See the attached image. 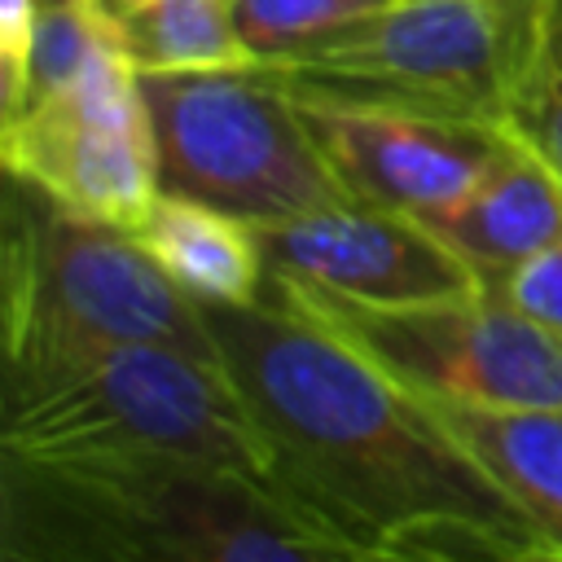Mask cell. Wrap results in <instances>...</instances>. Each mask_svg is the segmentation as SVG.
<instances>
[{"label":"cell","instance_id":"obj_9","mask_svg":"<svg viewBox=\"0 0 562 562\" xmlns=\"http://www.w3.org/2000/svg\"><path fill=\"white\" fill-rule=\"evenodd\" d=\"M290 97L351 198L417 220L461 202L509 145V127L487 119L294 88Z\"/></svg>","mask_w":562,"mask_h":562},{"label":"cell","instance_id":"obj_1","mask_svg":"<svg viewBox=\"0 0 562 562\" xmlns=\"http://www.w3.org/2000/svg\"><path fill=\"white\" fill-rule=\"evenodd\" d=\"M202 312L268 443L272 487L307 522L364 549L439 518L536 531L417 391L307 316L272 277L250 303Z\"/></svg>","mask_w":562,"mask_h":562},{"label":"cell","instance_id":"obj_13","mask_svg":"<svg viewBox=\"0 0 562 562\" xmlns=\"http://www.w3.org/2000/svg\"><path fill=\"white\" fill-rule=\"evenodd\" d=\"M522 518L562 544V408H479L426 400Z\"/></svg>","mask_w":562,"mask_h":562},{"label":"cell","instance_id":"obj_18","mask_svg":"<svg viewBox=\"0 0 562 562\" xmlns=\"http://www.w3.org/2000/svg\"><path fill=\"white\" fill-rule=\"evenodd\" d=\"M496 294H505L518 312H527L531 321L549 325L562 334V241L544 246L540 255L522 259L514 272H505L496 285Z\"/></svg>","mask_w":562,"mask_h":562},{"label":"cell","instance_id":"obj_3","mask_svg":"<svg viewBox=\"0 0 562 562\" xmlns=\"http://www.w3.org/2000/svg\"><path fill=\"white\" fill-rule=\"evenodd\" d=\"M0 325L4 395L132 342L220 360L202 303L158 268L132 228L70 215L13 176L4 206Z\"/></svg>","mask_w":562,"mask_h":562},{"label":"cell","instance_id":"obj_8","mask_svg":"<svg viewBox=\"0 0 562 562\" xmlns=\"http://www.w3.org/2000/svg\"><path fill=\"white\" fill-rule=\"evenodd\" d=\"M0 154L4 171L53 206L123 228L162 189L140 70L110 40L79 75L4 114Z\"/></svg>","mask_w":562,"mask_h":562},{"label":"cell","instance_id":"obj_20","mask_svg":"<svg viewBox=\"0 0 562 562\" xmlns=\"http://www.w3.org/2000/svg\"><path fill=\"white\" fill-rule=\"evenodd\" d=\"M312 531H316V540H321V553H325V562H382L373 549H364V544H351V540H342L338 531H325V527H316V522H312Z\"/></svg>","mask_w":562,"mask_h":562},{"label":"cell","instance_id":"obj_2","mask_svg":"<svg viewBox=\"0 0 562 562\" xmlns=\"http://www.w3.org/2000/svg\"><path fill=\"white\" fill-rule=\"evenodd\" d=\"M0 540L53 562H325L272 483L180 457L0 452Z\"/></svg>","mask_w":562,"mask_h":562},{"label":"cell","instance_id":"obj_11","mask_svg":"<svg viewBox=\"0 0 562 562\" xmlns=\"http://www.w3.org/2000/svg\"><path fill=\"white\" fill-rule=\"evenodd\" d=\"M443 246H452L483 285H496L522 259L562 241V171L509 132L501 158L452 206L426 215Z\"/></svg>","mask_w":562,"mask_h":562},{"label":"cell","instance_id":"obj_19","mask_svg":"<svg viewBox=\"0 0 562 562\" xmlns=\"http://www.w3.org/2000/svg\"><path fill=\"white\" fill-rule=\"evenodd\" d=\"M31 40H35V0H0V88H4V110L18 101V92L26 83Z\"/></svg>","mask_w":562,"mask_h":562},{"label":"cell","instance_id":"obj_21","mask_svg":"<svg viewBox=\"0 0 562 562\" xmlns=\"http://www.w3.org/2000/svg\"><path fill=\"white\" fill-rule=\"evenodd\" d=\"M0 562H53V558H44V553H31V549H22V544L0 540Z\"/></svg>","mask_w":562,"mask_h":562},{"label":"cell","instance_id":"obj_12","mask_svg":"<svg viewBox=\"0 0 562 562\" xmlns=\"http://www.w3.org/2000/svg\"><path fill=\"white\" fill-rule=\"evenodd\" d=\"M132 233L198 303H250L268 277L259 228L184 193L158 189Z\"/></svg>","mask_w":562,"mask_h":562},{"label":"cell","instance_id":"obj_6","mask_svg":"<svg viewBox=\"0 0 562 562\" xmlns=\"http://www.w3.org/2000/svg\"><path fill=\"white\" fill-rule=\"evenodd\" d=\"M527 22L531 0H391L263 75L294 92L505 123Z\"/></svg>","mask_w":562,"mask_h":562},{"label":"cell","instance_id":"obj_7","mask_svg":"<svg viewBox=\"0 0 562 562\" xmlns=\"http://www.w3.org/2000/svg\"><path fill=\"white\" fill-rule=\"evenodd\" d=\"M307 316L422 400L479 408H562V334L492 285L422 303H360L268 272Z\"/></svg>","mask_w":562,"mask_h":562},{"label":"cell","instance_id":"obj_15","mask_svg":"<svg viewBox=\"0 0 562 562\" xmlns=\"http://www.w3.org/2000/svg\"><path fill=\"white\" fill-rule=\"evenodd\" d=\"M233 35L250 66L277 70L364 22L391 0H224Z\"/></svg>","mask_w":562,"mask_h":562},{"label":"cell","instance_id":"obj_4","mask_svg":"<svg viewBox=\"0 0 562 562\" xmlns=\"http://www.w3.org/2000/svg\"><path fill=\"white\" fill-rule=\"evenodd\" d=\"M0 452L26 461L180 457L272 483L268 443L211 356L132 342L61 378L4 395Z\"/></svg>","mask_w":562,"mask_h":562},{"label":"cell","instance_id":"obj_16","mask_svg":"<svg viewBox=\"0 0 562 562\" xmlns=\"http://www.w3.org/2000/svg\"><path fill=\"white\" fill-rule=\"evenodd\" d=\"M505 127L562 171V0H531Z\"/></svg>","mask_w":562,"mask_h":562},{"label":"cell","instance_id":"obj_5","mask_svg":"<svg viewBox=\"0 0 562 562\" xmlns=\"http://www.w3.org/2000/svg\"><path fill=\"white\" fill-rule=\"evenodd\" d=\"M140 92L167 193L211 202L250 224L351 198L290 88L259 66L140 75Z\"/></svg>","mask_w":562,"mask_h":562},{"label":"cell","instance_id":"obj_14","mask_svg":"<svg viewBox=\"0 0 562 562\" xmlns=\"http://www.w3.org/2000/svg\"><path fill=\"white\" fill-rule=\"evenodd\" d=\"M79 9L140 75L250 66L224 0H79Z\"/></svg>","mask_w":562,"mask_h":562},{"label":"cell","instance_id":"obj_10","mask_svg":"<svg viewBox=\"0 0 562 562\" xmlns=\"http://www.w3.org/2000/svg\"><path fill=\"white\" fill-rule=\"evenodd\" d=\"M255 228L268 272L342 299L422 303L483 290V277L426 220L360 198Z\"/></svg>","mask_w":562,"mask_h":562},{"label":"cell","instance_id":"obj_17","mask_svg":"<svg viewBox=\"0 0 562 562\" xmlns=\"http://www.w3.org/2000/svg\"><path fill=\"white\" fill-rule=\"evenodd\" d=\"M382 562H562V544L540 531H509L470 518H439L373 549Z\"/></svg>","mask_w":562,"mask_h":562}]
</instances>
